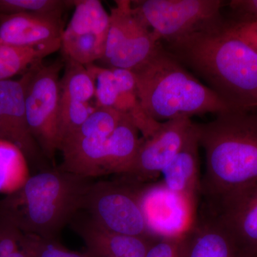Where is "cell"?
I'll use <instances>...</instances> for the list:
<instances>
[{
	"label": "cell",
	"instance_id": "22",
	"mask_svg": "<svg viewBox=\"0 0 257 257\" xmlns=\"http://www.w3.org/2000/svg\"><path fill=\"white\" fill-rule=\"evenodd\" d=\"M105 45L104 40L94 35H62L60 49L65 59L87 66L102 60Z\"/></svg>",
	"mask_w": 257,
	"mask_h": 257
},
{
	"label": "cell",
	"instance_id": "10",
	"mask_svg": "<svg viewBox=\"0 0 257 257\" xmlns=\"http://www.w3.org/2000/svg\"><path fill=\"white\" fill-rule=\"evenodd\" d=\"M207 201L209 213L248 254L257 257V181Z\"/></svg>",
	"mask_w": 257,
	"mask_h": 257
},
{
	"label": "cell",
	"instance_id": "9",
	"mask_svg": "<svg viewBox=\"0 0 257 257\" xmlns=\"http://www.w3.org/2000/svg\"><path fill=\"white\" fill-rule=\"evenodd\" d=\"M111 69L96 75V107L111 109L126 115L133 120L143 135L142 138H149L157 131L161 122L152 119L143 109L133 72L127 69Z\"/></svg>",
	"mask_w": 257,
	"mask_h": 257
},
{
	"label": "cell",
	"instance_id": "8",
	"mask_svg": "<svg viewBox=\"0 0 257 257\" xmlns=\"http://www.w3.org/2000/svg\"><path fill=\"white\" fill-rule=\"evenodd\" d=\"M189 118L161 122L155 133L142 138L128 180L145 184L161 177L162 171L181 150L193 127Z\"/></svg>",
	"mask_w": 257,
	"mask_h": 257
},
{
	"label": "cell",
	"instance_id": "5",
	"mask_svg": "<svg viewBox=\"0 0 257 257\" xmlns=\"http://www.w3.org/2000/svg\"><path fill=\"white\" fill-rule=\"evenodd\" d=\"M60 61L33 66L23 76L25 108L30 133L42 154L54 160L60 151Z\"/></svg>",
	"mask_w": 257,
	"mask_h": 257
},
{
	"label": "cell",
	"instance_id": "14",
	"mask_svg": "<svg viewBox=\"0 0 257 257\" xmlns=\"http://www.w3.org/2000/svg\"><path fill=\"white\" fill-rule=\"evenodd\" d=\"M199 147L197 126L194 123L185 143L161 174L164 187L182 199L193 214L202 194Z\"/></svg>",
	"mask_w": 257,
	"mask_h": 257
},
{
	"label": "cell",
	"instance_id": "11",
	"mask_svg": "<svg viewBox=\"0 0 257 257\" xmlns=\"http://www.w3.org/2000/svg\"><path fill=\"white\" fill-rule=\"evenodd\" d=\"M140 204L154 236L184 234L192 224L193 213L182 199L160 184L139 187Z\"/></svg>",
	"mask_w": 257,
	"mask_h": 257
},
{
	"label": "cell",
	"instance_id": "27",
	"mask_svg": "<svg viewBox=\"0 0 257 257\" xmlns=\"http://www.w3.org/2000/svg\"><path fill=\"white\" fill-rule=\"evenodd\" d=\"M22 246L32 251L34 257H90L86 251L77 252L64 247L57 240H47L23 234Z\"/></svg>",
	"mask_w": 257,
	"mask_h": 257
},
{
	"label": "cell",
	"instance_id": "19",
	"mask_svg": "<svg viewBox=\"0 0 257 257\" xmlns=\"http://www.w3.org/2000/svg\"><path fill=\"white\" fill-rule=\"evenodd\" d=\"M30 177L26 155L14 143L0 138V194L18 192Z\"/></svg>",
	"mask_w": 257,
	"mask_h": 257
},
{
	"label": "cell",
	"instance_id": "25",
	"mask_svg": "<svg viewBox=\"0 0 257 257\" xmlns=\"http://www.w3.org/2000/svg\"><path fill=\"white\" fill-rule=\"evenodd\" d=\"M73 5L74 0H0V14L64 13Z\"/></svg>",
	"mask_w": 257,
	"mask_h": 257
},
{
	"label": "cell",
	"instance_id": "3",
	"mask_svg": "<svg viewBox=\"0 0 257 257\" xmlns=\"http://www.w3.org/2000/svg\"><path fill=\"white\" fill-rule=\"evenodd\" d=\"M91 184L89 179L61 170L43 171L0 202V216L23 234L56 240L82 209Z\"/></svg>",
	"mask_w": 257,
	"mask_h": 257
},
{
	"label": "cell",
	"instance_id": "1",
	"mask_svg": "<svg viewBox=\"0 0 257 257\" xmlns=\"http://www.w3.org/2000/svg\"><path fill=\"white\" fill-rule=\"evenodd\" d=\"M170 55L206 81L231 111L257 108V52L226 21L166 44Z\"/></svg>",
	"mask_w": 257,
	"mask_h": 257
},
{
	"label": "cell",
	"instance_id": "29",
	"mask_svg": "<svg viewBox=\"0 0 257 257\" xmlns=\"http://www.w3.org/2000/svg\"><path fill=\"white\" fill-rule=\"evenodd\" d=\"M23 233L14 225L1 219L0 222V257H8L21 249Z\"/></svg>",
	"mask_w": 257,
	"mask_h": 257
},
{
	"label": "cell",
	"instance_id": "28",
	"mask_svg": "<svg viewBox=\"0 0 257 257\" xmlns=\"http://www.w3.org/2000/svg\"><path fill=\"white\" fill-rule=\"evenodd\" d=\"M183 234L158 236L145 257H182Z\"/></svg>",
	"mask_w": 257,
	"mask_h": 257
},
{
	"label": "cell",
	"instance_id": "16",
	"mask_svg": "<svg viewBox=\"0 0 257 257\" xmlns=\"http://www.w3.org/2000/svg\"><path fill=\"white\" fill-rule=\"evenodd\" d=\"M90 257H145L158 236H126L100 227L88 217L74 224Z\"/></svg>",
	"mask_w": 257,
	"mask_h": 257
},
{
	"label": "cell",
	"instance_id": "23",
	"mask_svg": "<svg viewBox=\"0 0 257 257\" xmlns=\"http://www.w3.org/2000/svg\"><path fill=\"white\" fill-rule=\"evenodd\" d=\"M111 9L110 23L106 38L104 57L100 61L105 65L119 50L130 30L134 16L130 0H116Z\"/></svg>",
	"mask_w": 257,
	"mask_h": 257
},
{
	"label": "cell",
	"instance_id": "17",
	"mask_svg": "<svg viewBox=\"0 0 257 257\" xmlns=\"http://www.w3.org/2000/svg\"><path fill=\"white\" fill-rule=\"evenodd\" d=\"M161 44L134 11L127 35L119 50L104 67L133 71L146 62Z\"/></svg>",
	"mask_w": 257,
	"mask_h": 257
},
{
	"label": "cell",
	"instance_id": "7",
	"mask_svg": "<svg viewBox=\"0 0 257 257\" xmlns=\"http://www.w3.org/2000/svg\"><path fill=\"white\" fill-rule=\"evenodd\" d=\"M102 182L92 184L88 189L82 209L100 227L131 236H154L149 229L140 204L138 183Z\"/></svg>",
	"mask_w": 257,
	"mask_h": 257
},
{
	"label": "cell",
	"instance_id": "30",
	"mask_svg": "<svg viewBox=\"0 0 257 257\" xmlns=\"http://www.w3.org/2000/svg\"><path fill=\"white\" fill-rule=\"evenodd\" d=\"M226 26L231 33L257 52V20H236L226 22Z\"/></svg>",
	"mask_w": 257,
	"mask_h": 257
},
{
	"label": "cell",
	"instance_id": "31",
	"mask_svg": "<svg viewBox=\"0 0 257 257\" xmlns=\"http://www.w3.org/2000/svg\"><path fill=\"white\" fill-rule=\"evenodd\" d=\"M229 6L239 15L238 20H257V0H233Z\"/></svg>",
	"mask_w": 257,
	"mask_h": 257
},
{
	"label": "cell",
	"instance_id": "20",
	"mask_svg": "<svg viewBox=\"0 0 257 257\" xmlns=\"http://www.w3.org/2000/svg\"><path fill=\"white\" fill-rule=\"evenodd\" d=\"M61 48L60 44L36 47H18L0 44V82L11 79L42 62Z\"/></svg>",
	"mask_w": 257,
	"mask_h": 257
},
{
	"label": "cell",
	"instance_id": "21",
	"mask_svg": "<svg viewBox=\"0 0 257 257\" xmlns=\"http://www.w3.org/2000/svg\"><path fill=\"white\" fill-rule=\"evenodd\" d=\"M60 79V102H91L95 96V83L86 66L65 59Z\"/></svg>",
	"mask_w": 257,
	"mask_h": 257
},
{
	"label": "cell",
	"instance_id": "4",
	"mask_svg": "<svg viewBox=\"0 0 257 257\" xmlns=\"http://www.w3.org/2000/svg\"><path fill=\"white\" fill-rule=\"evenodd\" d=\"M132 72L143 109L158 122L231 111L212 89L194 77L162 44L146 62Z\"/></svg>",
	"mask_w": 257,
	"mask_h": 257
},
{
	"label": "cell",
	"instance_id": "12",
	"mask_svg": "<svg viewBox=\"0 0 257 257\" xmlns=\"http://www.w3.org/2000/svg\"><path fill=\"white\" fill-rule=\"evenodd\" d=\"M63 13L0 14V44L36 47L60 44Z\"/></svg>",
	"mask_w": 257,
	"mask_h": 257
},
{
	"label": "cell",
	"instance_id": "2",
	"mask_svg": "<svg viewBox=\"0 0 257 257\" xmlns=\"http://www.w3.org/2000/svg\"><path fill=\"white\" fill-rule=\"evenodd\" d=\"M196 126L205 152L202 194L207 200L257 181V114L229 111Z\"/></svg>",
	"mask_w": 257,
	"mask_h": 257
},
{
	"label": "cell",
	"instance_id": "24",
	"mask_svg": "<svg viewBox=\"0 0 257 257\" xmlns=\"http://www.w3.org/2000/svg\"><path fill=\"white\" fill-rule=\"evenodd\" d=\"M124 116L113 109L96 106L87 120L63 141L67 139L108 138L114 133Z\"/></svg>",
	"mask_w": 257,
	"mask_h": 257
},
{
	"label": "cell",
	"instance_id": "32",
	"mask_svg": "<svg viewBox=\"0 0 257 257\" xmlns=\"http://www.w3.org/2000/svg\"><path fill=\"white\" fill-rule=\"evenodd\" d=\"M8 257H34L33 254H32V251H30V249H28V248L24 247L21 248V249L19 250V251H17L13 254L10 255V256Z\"/></svg>",
	"mask_w": 257,
	"mask_h": 257
},
{
	"label": "cell",
	"instance_id": "26",
	"mask_svg": "<svg viewBox=\"0 0 257 257\" xmlns=\"http://www.w3.org/2000/svg\"><path fill=\"white\" fill-rule=\"evenodd\" d=\"M96 106L91 102H60V145L63 140L74 133L90 116Z\"/></svg>",
	"mask_w": 257,
	"mask_h": 257
},
{
	"label": "cell",
	"instance_id": "13",
	"mask_svg": "<svg viewBox=\"0 0 257 257\" xmlns=\"http://www.w3.org/2000/svg\"><path fill=\"white\" fill-rule=\"evenodd\" d=\"M0 138L20 147L27 158H40V148L27 121L24 76L18 80L0 82Z\"/></svg>",
	"mask_w": 257,
	"mask_h": 257
},
{
	"label": "cell",
	"instance_id": "15",
	"mask_svg": "<svg viewBox=\"0 0 257 257\" xmlns=\"http://www.w3.org/2000/svg\"><path fill=\"white\" fill-rule=\"evenodd\" d=\"M182 257H252L217 218L208 212L183 234Z\"/></svg>",
	"mask_w": 257,
	"mask_h": 257
},
{
	"label": "cell",
	"instance_id": "6",
	"mask_svg": "<svg viewBox=\"0 0 257 257\" xmlns=\"http://www.w3.org/2000/svg\"><path fill=\"white\" fill-rule=\"evenodd\" d=\"M220 0H134L139 18L161 43L170 44L224 21Z\"/></svg>",
	"mask_w": 257,
	"mask_h": 257
},
{
	"label": "cell",
	"instance_id": "18",
	"mask_svg": "<svg viewBox=\"0 0 257 257\" xmlns=\"http://www.w3.org/2000/svg\"><path fill=\"white\" fill-rule=\"evenodd\" d=\"M74 13L64 35H94L106 41L110 15L99 0H74Z\"/></svg>",
	"mask_w": 257,
	"mask_h": 257
}]
</instances>
